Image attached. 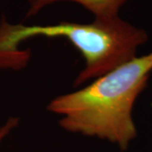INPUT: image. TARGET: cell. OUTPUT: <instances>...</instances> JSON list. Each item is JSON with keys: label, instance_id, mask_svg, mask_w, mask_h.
I'll return each instance as SVG.
<instances>
[{"label": "cell", "instance_id": "1", "mask_svg": "<svg viewBox=\"0 0 152 152\" xmlns=\"http://www.w3.org/2000/svg\"><path fill=\"white\" fill-rule=\"evenodd\" d=\"M152 71V52L135 57L89 86L54 98L48 109L62 116L65 130L97 137L124 151L137 135L133 119L136 99Z\"/></svg>", "mask_w": 152, "mask_h": 152}, {"label": "cell", "instance_id": "2", "mask_svg": "<svg viewBox=\"0 0 152 152\" xmlns=\"http://www.w3.org/2000/svg\"><path fill=\"white\" fill-rule=\"evenodd\" d=\"M37 37L65 38L80 53L86 66L77 76L75 86L101 77L134 58L138 48L148 39L145 31L119 16L95 18L90 24L63 21L47 26L11 25L3 16L0 21V68H24L30 53L20 50V44Z\"/></svg>", "mask_w": 152, "mask_h": 152}, {"label": "cell", "instance_id": "3", "mask_svg": "<svg viewBox=\"0 0 152 152\" xmlns=\"http://www.w3.org/2000/svg\"><path fill=\"white\" fill-rule=\"evenodd\" d=\"M61 1H70L80 4L91 11L96 19H110L118 16L119 10L127 0H28L29 10L26 17L36 15L45 7Z\"/></svg>", "mask_w": 152, "mask_h": 152}, {"label": "cell", "instance_id": "4", "mask_svg": "<svg viewBox=\"0 0 152 152\" xmlns=\"http://www.w3.org/2000/svg\"><path fill=\"white\" fill-rule=\"evenodd\" d=\"M19 124V118L15 117H11L7 120L5 124L0 127V143Z\"/></svg>", "mask_w": 152, "mask_h": 152}]
</instances>
